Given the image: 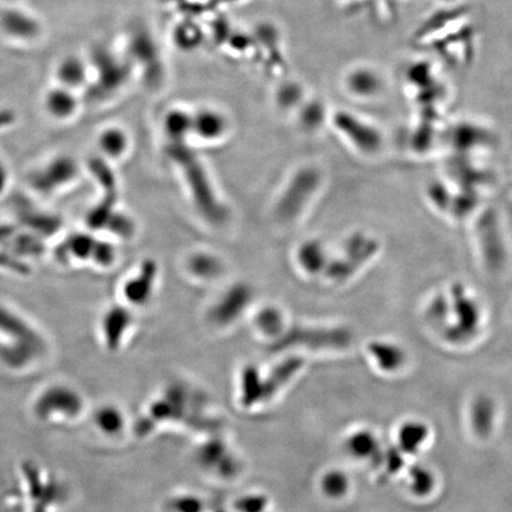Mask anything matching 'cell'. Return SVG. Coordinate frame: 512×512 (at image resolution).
<instances>
[{"mask_svg": "<svg viewBox=\"0 0 512 512\" xmlns=\"http://www.w3.org/2000/svg\"><path fill=\"white\" fill-rule=\"evenodd\" d=\"M126 59L138 68L147 81L155 82L162 75V62L157 44L150 32L143 28L131 31L127 42Z\"/></svg>", "mask_w": 512, "mask_h": 512, "instance_id": "cell-5", "label": "cell"}, {"mask_svg": "<svg viewBox=\"0 0 512 512\" xmlns=\"http://www.w3.org/2000/svg\"><path fill=\"white\" fill-rule=\"evenodd\" d=\"M349 343L347 330L339 328H293L278 341L279 348L306 345L310 348H342Z\"/></svg>", "mask_w": 512, "mask_h": 512, "instance_id": "cell-7", "label": "cell"}, {"mask_svg": "<svg viewBox=\"0 0 512 512\" xmlns=\"http://www.w3.org/2000/svg\"><path fill=\"white\" fill-rule=\"evenodd\" d=\"M85 411V400L74 387L64 383L50 384L36 396L32 412L46 424L78 420Z\"/></svg>", "mask_w": 512, "mask_h": 512, "instance_id": "cell-3", "label": "cell"}, {"mask_svg": "<svg viewBox=\"0 0 512 512\" xmlns=\"http://www.w3.org/2000/svg\"><path fill=\"white\" fill-rule=\"evenodd\" d=\"M133 324V315L124 305H113L102 313L100 318V336L107 350H119L124 338Z\"/></svg>", "mask_w": 512, "mask_h": 512, "instance_id": "cell-9", "label": "cell"}, {"mask_svg": "<svg viewBox=\"0 0 512 512\" xmlns=\"http://www.w3.org/2000/svg\"><path fill=\"white\" fill-rule=\"evenodd\" d=\"M300 265L309 273H318L326 267V254L322 245L317 241L306 242L299 249Z\"/></svg>", "mask_w": 512, "mask_h": 512, "instance_id": "cell-20", "label": "cell"}, {"mask_svg": "<svg viewBox=\"0 0 512 512\" xmlns=\"http://www.w3.org/2000/svg\"><path fill=\"white\" fill-rule=\"evenodd\" d=\"M0 30L12 40L30 42L40 36V21L28 11L9 8L0 12Z\"/></svg>", "mask_w": 512, "mask_h": 512, "instance_id": "cell-10", "label": "cell"}, {"mask_svg": "<svg viewBox=\"0 0 512 512\" xmlns=\"http://www.w3.org/2000/svg\"><path fill=\"white\" fill-rule=\"evenodd\" d=\"M0 337L2 343L37 345L47 348L46 341L27 318L5 305H0Z\"/></svg>", "mask_w": 512, "mask_h": 512, "instance_id": "cell-8", "label": "cell"}, {"mask_svg": "<svg viewBox=\"0 0 512 512\" xmlns=\"http://www.w3.org/2000/svg\"><path fill=\"white\" fill-rule=\"evenodd\" d=\"M158 267L155 261L146 260L139 271L125 281L123 296L132 306H143L152 297L155 288Z\"/></svg>", "mask_w": 512, "mask_h": 512, "instance_id": "cell-11", "label": "cell"}, {"mask_svg": "<svg viewBox=\"0 0 512 512\" xmlns=\"http://www.w3.org/2000/svg\"><path fill=\"white\" fill-rule=\"evenodd\" d=\"M164 128L171 143H184V139L192 133V114L183 110H172L166 114Z\"/></svg>", "mask_w": 512, "mask_h": 512, "instance_id": "cell-19", "label": "cell"}, {"mask_svg": "<svg viewBox=\"0 0 512 512\" xmlns=\"http://www.w3.org/2000/svg\"><path fill=\"white\" fill-rule=\"evenodd\" d=\"M252 299V292L246 285H236L224 294V297L211 311V319L216 324L226 325L238 318Z\"/></svg>", "mask_w": 512, "mask_h": 512, "instance_id": "cell-12", "label": "cell"}, {"mask_svg": "<svg viewBox=\"0 0 512 512\" xmlns=\"http://www.w3.org/2000/svg\"><path fill=\"white\" fill-rule=\"evenodd\" d=\"M115 201L117 196L106 195L94 208L87 214V226L92 230H105L108 221H110L115 211Z\"/></svg>", "mask_w": 512, "mask_h": 512, "instance_id": "cell-21", "label": "cell"}, {"mask_svg": "<svg viewBox=\"0 0 512 512\" xmlns=\"http://www.w3.org/2000/svg\"><path fill=\"white\" fill-rule=\"evenodd\" d=\"M426 438V428L419 425H408L401 433V444L412 452L418 448Z\"/></svg>", "mask_w": 512, "mask_h": 512, "instance_id": "cell-27", "label": "cell"}, {"mask_svg": "<svg viewBox=\"0 0 512 512\" xmlns=\"http://www.w3.org/2000/svg\"><path fill=\"white\" fill-rule=\"evenodd\" d=\"M325 490L328 492L329 495H341V492L345 491L347 489V482H345V479L343 476L337 475V473H334V475H330L325 478Z\"/></svg>", "mask_w": 512, "mask_h": 512, "instance_id": "cell-28", "label": "cell"}, {"mask_svg": "<svg viewBox=\"0 0 512 512\" xmlns=\"http://www.w3.org/2000/svg\"><path fill=\"white\" fill-rule=\"evenodd\" d=\"M80 166L73 157L61 155L48 160V162L32 172L30 187L38 194L50 196L69 187L78 179Z\"/></svg>", "mask_w": 512, "mask_h": 512, "instance_id": "cell-4", "label": "cell"}, {"mask_svg": "<svg viewBox=\"0 0 512 512\" xmlns=\"http://www.w3.org/2000/svg\"><path fill=\"white\" fill-rule=\"evenodd\" d=\"M117 259V251L111 242L108 241H96L94 254L92 258L93 264L98 267L106 268L114 264Z\"/></svg>", "mask_w": 512, "mask_h": 512, "instance_id": "cell-26", "label": "cell"}, {"mask_svg": "<svg viewBox=\"0 0 512 512\" xmlns=\"http://www.w3.org/2000/svg\"><path fill=\"white\" fill-rule=\"evenodd\" d=\"M323 111L319 105L307 108V114L303 115V123L306 127L315 128L323 120Z\"/></svg>", "mask_w": 512, "mask_h": 512, "instance_id": "cell-29", "label": "cell"}, {"mask_svg": "<svg viewBox=\"0 0 512 512\" xmlns=\"http://www.w3.org/2000/svg\"><path fill=\"white\" fill-rule=\"evenodd\" d=\"M57 85L78 91L86 88L91 76V66L82 57L69 55L57 64L55 72Z\"/></svg>", "mask_w": 512, "mask_h": 512, "instance_id": "cell-13", "label": "cell"}, {"mask_svg": "<svg viewBox=\"0 0 512 512\" xmlns=\"http://www.w3.org/2000/svg\"><path fill=\"white\" fill-rule=\"evenodd\" d=\"M228 130L226 115L214 108H202L192 113V133L207 140L219 139Z\"/></svg>", "mask_w": 512, "mask_h": 512, "instance_id": "cell-15", "label": "cell"}, {"mask_svg": "<svg viewBox=\"0 0 512 512\" xmlns=\"http://www.w3.org/2000/svg\"><path fill=\"white\" fill-rule=\"evenodd\" d=\"M320 176L316 170L299 171L288 185L285 194L280 198L277 215L283 221H291L297 217L319 187Z\"/></svg>", "mask_w": 512, "mask_h": 512, "instance_id": "cell-6", "label": "cell"}, {"mask_svg": "<svg viewBox=\"0 0 512 512\" xmlns=\"http://www.w3.org/2000/svg\"><path fill=\"white\" fill-rule=\"evenodd\" d=\"M100 156L107 160H117L125 156L130 146V139L123 128L108 126L98 136Z\"/></svg>", "mask_w": 512, "mask_h": 512, "instance_id": "cell-17", "label": "cell"}, {"mask_svg": "<svg viewBox=\"0 0 512 512\" xmlns=\"http://www.w3.org/2000/svg\"><path fill=\"white\" fill-rule=\"evenodd\" d=\"M89 170H91L92 175L99 182L102 189L106 191V195H115L117 181H115V176L107 159L101 156L92 158L89 160Z\"/></svg>", "mask_w": 512, "mask_h": 512, "instance_id": "cell-22", "label": "cell"}, {"mask_svg": "<svg viewBox=\"0 0 512 512\" xmlns=\"http://www.w3.org/2000/svg\"><path fill=\"white\" fill-rule=\"evenodd\" d=\"M256 324L268 336L279 335L284 326L280 312L271 309V307L260 312V315L256 318Z\"/></svg>", "mask_w": 512, "mask_h": 512, "instance_id": "cell-24", "label": "cell"}, {"mask_svg": "<svg viewBox=\"0 0 512 512\" xmlns=\"http://www.w3.org/2000/svg\"><path fill=\"white\" fill-rule=\"evenodd\" d=\"M14 119V114L9 111L0 112V128L10 125Z\"/></svg>", "mask_w": 512, "mask_h": 512, "instance_id": "cell-30", "label": "cell"}, {"mask_svg": "<svg viewBox=\"0 0 512 512\" xmlns=\"http://www.w3.org/2000/svg\"><path fill=\"white\" fill-rule=\"evenodd\" d=\"M170 156L182 166L185 178L190 185L192 197L200 213L214 224H220L227 217V210L217 200L213 187L200 160L184 143H172Z\"/></svg>", "mask_w": 512, "mask_h": 512, "instance_id": "cell-1", "label": "cell"}, {"mask_svg": "<svg viewBox=\"0 0 512 512\" xmlns=\"http://www.w3.org/2000/svg\"><path fill=\"white\" fill-rule=\"evenodd\" d=\"M105 230L118 236V238L130 239L134 234V230H136V226H134V222L130 216L121 214L119 211L115 210Z\"/></svg>", "mask_w": 512, "mask_h": 512, "instance_id": "cell-25", "label": "cell"}, {"mask_svg": "<svg viewBox=\"0 0 512 512\" xmlns=\"http://www.w3.org/2000/svg\"><path fill=\"white\" fill-rule=\"evenodd\" d=\"M43 106L50 118L64 121L78 112L79 99L72 89L56 85L44 95Z\"/></svg>", "mask_w": 512, "mask_h": 512, "instance_id": "cell-14", "label": "cell"}, {"mask_svg": "<svg viewBox=\"0 0 512 512\" xmlns=\"http://www.w3.org/2000/svg\"><path fill=\"white\" fill-rule=\"evenodd\" d=\"M89 66L93 69L94 78L86 88L89 98L94 101L105 100L118 93L125 87L133 69L126 57L124 59L106 47L93 50Z\"/></svg>", "mask_w": 512, "mask_h": 512, "instance_id": "cell-2", "label": "cell"}, {"mask_svg": "<svg viewBox=\"0 0 512 512\" xmlns=\"http://www.w3.org/2000/svg\"><path fill=\"white\" fill-rule=\"evenodd\" d=\"M190 270L201 278H215L221 272L220 261L208 254H198L190 260Z\"/></svg>", "mask_w": 512, "mask_h": 512, "instance_id": "cell-23", "label": "cell"}, {"mask_svg": "<svg viewBox=\"0 0 512 512\" xmlns=\"http://www.w3.org/2000/svg\"><path fill=\"white\" fill-rule=\"evenodd\" d=\"M96 241L98 239L88 233L70 235L60 248L63 252L62 258L79 262L92 261Z\"/></svg>", "mask_w": 512, "mask_h": 512, "instance_id": "cell-18", "label": "cell"}, {"mask_svg": "<svg viewBox=\"0 0 512 512\" xmlns=\"http://www.w3.org/2000/svg\"><path fill=\"white\" fill-rule=\"evenodd\" d=\"M93 425L104 437H119L126 427V416L120 407L106 403L95 409Z\"/></svg>", "mask_w": 512, "mask_h": 512, "instance_id": "cell-16", "label": "cell"}]
</instances>
